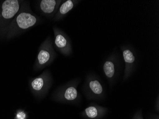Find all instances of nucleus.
I'll return each mask as SVG.
<instances>
[{
  "mask_svg": "<svg viewBox=\"0 0 159 119\" xmlns=\"http://www.w3.org/2000/svg\"><path fill=\"white\" fill-rule=\"evenodd\" d=\"M2 16L5 19L13 17L19 9V4L17 0H7L2 5Z\"/></svg>",
  "mask_w": 159,
  "mask_h": 119,
  "instance_id": "6",
  "label": "nucleus"
},
{
  "mask_svg": "<svg viewBox=\"0 0 159 119\" xmlns=\"http://www.w3.org/2000/svg\"><path fill=\"white\" fill-rule=\"evenodd\" d=\"M57 3V1L55 0H43L41 2L40 6L43 12L50 13L54 11Z\"/></svg>",
  "mask_w": 159,
  "mask_h": 119,
  "instance_id": "9",
  "label": "nucleus"
},
{
  "mask_svg": "<svg viewBox=\"0 0 159 119\" xmlns=\"http://www.w3.org/2000/svg\"><path fill=\"white\" fill-rule=\"evenodd\" d=\"M16 21L19 27L25 29L34 25L36 19L30 13L23 12L18 16Z\"/></svg>",
  "mask_w": 159,
  "mask_h": 119,
  "instance_id": "7",
  "label": "nucleus"
},
{
  "mask_svg": "<svg viewBox=\"0 0 159 119\" xmlns=\"http://www.w3.org/2000/svg\"><path fill=\"white\" fill-rule=\"evenodd\" d=\"M108 112V108L94 104L86 108L81 113V115L86 119H101Z\"/></svg>",
  "mask_w": 159,
  "mask_h": 119,
  "instance_id": "2",
  "label": "nucleus"
},
{
  "mask_svg": "<svg viewBox=\"0 0 159 119\" xmlns=\"http://www.w3.org/2000/svg\"><path fill=\"white\" fill-rule=\"evenodd\" d=\"M76 84L68 85L58 93L57 96L58 100L64 102H74L76 101L78 97V93L77 90Z\"/></svg>",
  "mask_w": 159,
  "mask_h": 119,
  "instance_id": "5",
  "label": "nucleus"
},
{
  "mask_svg": "<svg viewBox=\"0 0 159 119\" xmlns=\"http://www.w3.org/2000/svg\"><path fill=\"white\" fill-rule=\"evenodd\" d=\"M88 96L92 100H100L104 97V89L99 78L95 75H91L86 81Z\"/></svg>",
  "mask_w": 159,
  "mask_h": 119,
  "instance_id": "1",
  "label": "nucleus"
},
{
  "mask_svg": "<svg viewBox=\"0 0 159 119\" xmlns=\"http://www.w3.org/2000/svg\"><path fill=\"white\" fill-rule=\"evenodd\" d=\"M116 59L114 55H111L107 59L103 65V72L110 84L114 81L116 76L117 63Z\"/></svg>",
  "mask_w": 159,
  "mask_h": 119,
  "instance_id": "4",
  "label": "nucleus"
},
{
  "mask_svg": "<svg viewBox=\"0 0 159 119\" xmlns=\"http://www.w3.org/2000/svg\"><path fill=\"white\" fill-rule=\"evenodd\" d=\"M74 6V2L71 0H68L64 2L61 6L59 12L61 15H64L70 11Z\"/></svg>",
  "mask_w": 159,
  "mask_h": 119,
  "instance_id": "11",
  "label": "nucleus"
},
{
  "mask_svg": "<svg viewBox=\"0 0 159 119\" xmlns=\"http://www.w3.org/2000/svg\"><path fill=\"white\" fill-rule=\"evenodd\" d=\"M55 44L57 47L61 50H64V52H66V50L69 48L68 47V43L67 40L61 34H58L56 35L55 37Z\"/></svg>",
  "mask_w": 159,
  "mask_h": 119,
  "instance_id": "10",
  "label": "nucleus"
},
{
  "mask_svg": "<svg viewBox=\"0 0 159 119\" xmlns=\"http://www.w3.org/2000/svg\"><path fill=\"white\" fill-rule=\"evenodd\" d=\"M122 55L125 64L123 77L124 80L125 81L131 76L134 71L135 57L133 52L127 47L122 48Z\"/></svg>",
  "mask_w": 159,
  "mask_h": 119,
  "instance_id": "3",
  "label": "nucleus"
},
{
  "mask_svg": "<svg viewBox=\"0 0 159 119\" xmlns=\"http://www.w3.org/2000/svg\"><path fill=\"white\" fill-rule=\"evenodd\" d=\"M148 119H159V116L158 115L152 114L149 116Z\"/></svg>",
  "mask_w": 159,
  "mask_h": 119,
  "instance_id": "15",
  "label": "nucleus"
},
{
  "mask_svg": "<svg viewBox=\"0 0 159 119\" xmlns=\"http://www.w3.org/2000/svg\"><path fill=\"white\" fill-rule=\"evenodd\" d=\"M18 115H20V117H18V119H26V118L25 117H23L22 116H25L26 115L25 113L23 112H20L18 114Z\"/></svg>",
  "mask_w": 159,
  "mask_h": 119,
  "instance_id": "14",
  "label": "nucleus"
},
{
  "mask_svg": "<svg viewBox=\"0 0 159 119\" xmlns=\"http://www.w3.org/2000/svg\"><path fill=\"white\" fill-rule=\"evenodd\" d=\"M50 54L49 52L44 50L40 51L38 56L39 62L41 65L45 64L50 60Z\"/></svg>",
  "mask_w": 159,
  "mask_h": 119,
  "instance_id": "12",
  "label": "nucleus"
},
{
  "mask_svg": "<svg viewBox=\"0 0 159 119\" xmlns=\"http://www.w3.org/2000/svg\"><path fill=\"white\" fill-rule=\"evenodd\" d=\"M132 119H143L142 110H139L135 112Z\"/></svg>",
  "mask_w": 159,
  "mask_h": 119,
  "instance_id": "13",
  "label": "nucleus"
},
{
  "mask_svg": "<svg viewBox=\"0 0 159 119\" xmlns=\"http://www.w3.org/2000/svg\"><path fill=\"white\" fill-rule=\"evenodd\" d=\"M47 77L44 76L39 77L36 78L31 82V86L32 89L35 92L39 93L44 90V87L47 86Z\"/></svg>",
  "mask_w": 159,
  "mask_h": 119,
  "instance_id": "8",
  "label": "nucleus"
}]
</instances>
